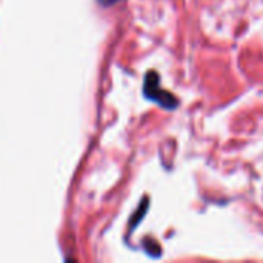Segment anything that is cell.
<instances>
[{
	"label": "cell",
	"instance_id": "1",
	"mask_svg": "<svg viewBox=\"0 0 263 263\" xmlns=\"http://www.w3.org/2000/svg\"><path fill=\"white\" fill-rule=\"evenodd\" d=\"M143 94L146 99L156 102L157 105H160L165 109H174L179 105V100L174 94L160 88V80H159V76L156 71L146 72L145 82H143Z\"/></svg>",
	"mask_w": 263,
	"mask_h": 263
},
{
	"label": "cell",
	"instance_id": "2",
	"mask_svg": "<svg viewBox=\"0 0 263 263\" xmlns=\"http://www.w3.org/2000/svg\"><path fill=\"white\" fill-rule=\"evenodd\" d=\"M102 6H111V5H116L117 2H120V0H97Z\"/></svg>",
	"mask_w": 263,
	"mask_h": 263
}]
</instances>
